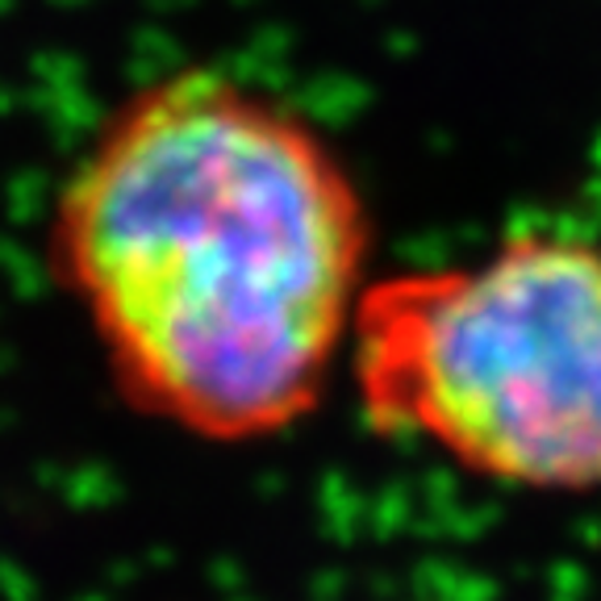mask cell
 <instances>
[{"instance_id": "7a4b0ae2", "label": "cell", "mask_w": 601, "mask_h": 601, "mask_svg": "<svg viewBox=\"0 0 601 601\" xmlns=\"http://www.w3.org/2000/svg\"><path fill=\"white\" fill-rule=\"evenodd\" d=\"M347 372L380 434L539 493L601 488V246L518 230L368 281Z\"/></svg>"}, {"instance_id": "6da1fadb", "label": "cell", "mask_w": 601, "mask_h": 601, "mask_svg": "<svg viewBox=\"0 0 601 601\" xmlns=\"http://www.w3.org/2000/svg\"><path fill=\"white\" fill-rule=\"evenodd\" d=\"M368 209L330 138L218 67L134 88L55 197L51 263L138 413L205 443L297 426L347 363Z\"/></svg>"}]
</instances>
